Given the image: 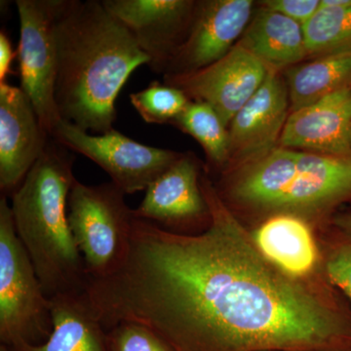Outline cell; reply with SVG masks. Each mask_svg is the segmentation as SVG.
<instances>
[{
  "label": "cell",
  "instance_id": "44dd1931",
  "mask_svg": "<svg viewBox=\"0 0 351 351\" xmlns=\"http://www.w3.org/2000/svg\"><path fill=\"white\" fill-rule=\"evenodd\" d=\"M173 124L199 143L210 162L225 169L230 160L228 128L211 106L191 101Z\"/></svg>",
  "mask_w": 351,
  "mask_h": 351
},
{
  "label": "cell",
  "instance_id": "9c48e42d",
  "mask_svg": "<svg viewBox=\"0 0 351 351\" xmlns=\"http://www.w3.org/2000/svg\"><path fill=\"white\" fill-rule=\"evenodd\" d=\"M270 69L239 43L225 56L184 75L164 76V83L182 90L191 101L216 110L226 127L260 89Z\"/></svg>",
  "mask_w": 351,
  "mask_h": 351
},
{
  "label": "cell",
  "instance_id": "30bf717a",
  "mask_svg": "<svg viewBox=\"0 0 351 351\" xmlns=\"http://www.w3.org/2000/svg\"><path fill=\"white\" fill-rule=\"evenodd\" d=\"M104 7L131 32L149 58L152 71L164 75L188 36L197 2L191 0H103Z\"/></svg>",
  "mask_w": 351,
  "mask_h": 351
},
{
  "label": "cell",
  "instance_id": "d4e9b609",
  "mask_svg": "<svg viewBox=\"0 0 351 351\" xmlns=\"http://www.w3.org/2000/svg\"><path fill=\"white\" fill-rule=\"evenodd\" d=\"M263 6L282 14L304 27L320 9V0H267Z\"/></svg>",
  "mask_w": 351,
  "mask_h": 351
},
{
  "label": "cell",
  "instance_id": "4316f807",
  "mask_svg": "<svg viewBox=\"0 0 351 351\" xmlns=\"http://www.w3.org/2000/svg\"><path fill=\"white\" fill-rule=\"evenodd\" d=\"M332 226L351 239V209L339 211L332 219Z\"/></svg>",
  "mask_w": 351,
  "mask_h": 351
},
{
  "label": "cell",
  "instance_id": "7a4b0ae2",
  "mask_svg": "<svg viewBox=\"0 0 351 351\" xmlns=\"http://www.w3.org/2000/svg\"><path fill=\"white\" fill-rule=\"evenodd\" d=\"M56 103L62 119L105 134L132 73L149 64L125 25L97 0H64L56 25Z\"/></svg>",
  "mask_w": 351,
  "mask_h": 351
},
{
  "label": "cell",
  "instance_id": "e0dca14e",
  "mask_svg": "<svg viewBox=\"0 0 351 351\" xmlns=\"http://www.w3.org/2000/svg\"><path fill=\"white\" fill-rule=\"evenodd\" d=\"M53 329L40 345L20 343L11 351H110L105 327L84 292L50 299ZM8 348V346H7Z\"/></svg>",
  "mask_w": 351,
  "mask_h": 351
},
{
  "label": "cell",
  "instance_id": "8fae6325",
  "mask_svg": "<svg viewBox=\"0 0 351 351\" xmlns=\"http://www.w3.org/2000/svg\"><path fill=\"white\" fill-rule=\"evenodd\" d=\"M201 169L191 154H182L149 184L136 219L184 234L203 232L210 223V210L201 189Z\"/></svg>",
  "mask_w": 351,
  "mask_h": 351
},
{
  "label": "cell",
  "instance_id": "603a6c76",
  "mask_svg": "<svg viewBox=\"0 0 351 351\" xmlns=\"http://www.w3.org/2000/svg\"><path fill=\"white\" fill-rule=\"evenodd\" d=\"M318 235L325 276L351 302V239L332 226Z\"/></svg>",
  "mask_w": 351,
  "mask_h": 351
},
{
  "label": "cell",
  "instance_id": "f1b7e54d",
  "mask_svg": "<svg viewBox=\"0 0 351 351\" xmlns=\"http://www.w3.org/2000/svg\"><path fill=\"white\" fill-rule=\"evenodd\" d=\"M0 351H11L10 348H7L6 346L1 345L0 346Z\"/></svg>",
  "mask_w": 351,
  "mask_h": 351
},
{
  "label": "cell",
  "instance_id": "ffe728a7",
  "mask_svg": "<svg viewBox=\"0 0 351 351\" xmlns=\"http://www.w3.org/2000/svg\"><path fill=\"white\" fill-rule=\"evenodd\" d=\"M304 32L309 59L351 52V0H320Z\"/></svg>",
  "mask_w": 351,
  "mask_h": 351
},
{
  "label": "cell",
  "instance_id": "4fadbf2b",
  "mask_svg": "<svg viewBox=\"0 0 351 351\" xmlns=\"http://www.w3.org/2000/svg\"><path fill=\"white\" fill-rule=\"evenodd\" d=\"M51 137L21 88L0 83V189L12 195Z\"/></svg>",
  "mask_w": 351,
  "mask_h": 351
},
{
  "label": "cell",
  "instance_id": "2e32d148",
  "mask_svg": "<svg viewBox=\"0 0 351 351\" xmlns=\"http://www.w3.org/2000/svg\"><path fill=\"white\" fill-rule=\"evenodd\" d=\"M279 147L337 156L351 154V88L291 112Z\"/></svg>",
  "mask_w": 351,
  "mask_h": 351
},
{
  "label": "cell",
  "instance_id": "ac0fdd59",
  "mask_svg": "<svg viewBox=\"0 0 351 351\" xmlns=\"http://www.w3.org/2000/svg\"><path fill=\"white\" fill-rule=\"evenodd\" d=\"M239 43L271 71H280L307 59L304 27L263 6Z\"/></svg>",
  "mask_w": 351,
  "mask_h": 351
},
{
  "label": "cell",
  "instance_id": "3957f363",
  "mask_svg": "<svg viewBox=\"0 0 351 351\" xmlns=\"http://www.w3.org/2000/svg\"><path fill=\"white\" fill-rule=\"evenodd\" d=\"M226 206L252 226L276 215L306 219L318 232L350 205L351 154L299 152L277 147L254 160L223 170L214 184Z\"/></svg>",
  "mask_w": 351,
  "mask_h": 351
},
{
  "label": "cell",
  "instance_id": "7c38bea8",
  "mask_svg": "<svg viewBox=\"0 0 351 351\" xmlns=\"http://www.w3.org/2000/svg\"><path fill=\"white\" fill-rule=\"evenodd\" d=\"M251 0L197 1L188 36L176 51L164 76L193 73L228 54L252 18Z\"/></svg>",
  "mask_w": 351,
  "mask_h": 351
},
{
  "label": "cell",
  "instance_id": "277c9868",
  "mask_svg": "<svg viewBox=\"0 0 351 351\" xmlns=\"http://www.w3.org/2000/svg\"><path fill=\"white\" fill-rule=\"evenodd\" d=\"M51 138L19 188L14 191L16 233L49 299L84 292V261L69 225V195L76 181L75 157Z\"/></svg>",
  "mask_w": 351,
  "mask_h": 351
},
{
  "label": "cell",
  "instance_id": "5bb4252c",
  "mask_svg": "<svg viewBox=\"0 0 351 351\" xmlns=\"http://www.w3.org/2000/svg\"><path fill=\"white\" fill-rule=\"evenodd\" d=\"M285 80L279 71L270 69L262 86L228 126L230 160L226 168L241 165L276 149L290 115Z\"/></svg>",
  "mask_w": 351,
  "mask_h": 351
},
{
  "label": "cell",
  "instance_id": "9a60e30c",
  "mask_svg": "<svg viewBox=\"0 0 351 351\" xmlns=\"http://www.w3.org/2000/svg\"><path fill=\"white\" fill-rule=\"evenodd\" d=\"M249 230L263 255L288 276L302 280H328L319 235L306 219L276 215Z\"/></svg>",
  "mask_w": 351,
  "mask_h": 351
},
{
  "label": "cell",
  "instance_id": "d6986e66",
  "mask_svg": "<svg viewBox=\"0 0 351 351\" xmlns=\"http://www.w3.org/2000/svg\"><path fill=\"white\" fill-rule=\"evenodd\" d=\"M290 112L313 105L328 95L351 88V52L316 58L285 69Z\"/></svg>",
  "mask_w": 351,
  "mask_h": 351
},
{
  "label": "cell",
  "instance_id": "cb8c5ba5",
  "mask_svg": "<svg viewBox=\"0 0 351 351\" xmlns=\"http://www.w3.org/2000/svg\"><path fill=\"white\" fill-rule=\"evenodd\" d=\"M107 335L110 351H174L156 332L136 323H119Z\"/></svg>",
  "mask_w": 351,
  "mask_h": 351
},
{
  "label": "cell",
  "instance_id": "6da1fadb",
  "mask_svg": "<svg viewBox=\"0 0 351 351\" xmlns=\"http://www.w3.org/2000/svg\"><path fill=\"white\" fill-rule=\"evenodd\" d=\"M210 210L184 234L134 219L119 269L85 294L105 329L136 323L174 351H304L351 346V302L329 280L294 278L269 262L250 230L201 176Z\"/></svg>",
  "mask_w": 351,
  "mask_h": 351
},
{
  "label": "cell",
  "instance_id": "83f0119b",
  "mask_svg": "<svg viewBox=\"0 0 351 351\" xmlns=\"http://www.w3.org/2000/svg\"><path fill=\"white\" fill-rule=\"evenodd\" d=\"M304 351H351V346H341V348H318V350Z\"/></svg>",
  "mask_w": 351,
  "mask_h": 351
},
{
  "label": "cell",
  "instance_id": "52a82bcc",
  "mask_svg": "<svg viewBox=\"0 0 351 351\" xmlns=\"http://www.w3.org/2000/svg\"><path fill=\"white\" fill-rule=\"evenodd\" d=\"M64 0H17L21 89L49 134L62 121L56 103V25Z\"/></svg>",
  "mask_w": 351,
  "mask_h": 351
},
{
  "label": "cell",
  "instance_id": "5b68a950",
  "mask_svg": "<svg viewBox=\"0 0 351 351\" xmlns=\"http://www.w3.org/2000/svg\"><path fill=\"white\" fill-rule=\"evenodd\" d=\"M53 329L51 302L16 233L12 210L0 197V341L40 345Z\"/></svg>",
  "mask_w": 351,
  "mask_h": 351
},
{
  "label": "cell",
  "instance_id": "ba28073f",
  "mask_svg": "<svg viewBox=\"0 0 351 351\" xmlns=\"http://www.w3.org/2000/svg\"><path fill=\"white\" fill-rule=\"evenodd\" d=\"M51 138L100 166L125 195L145 191L182 156L169 149L141 144L114 128L91 135L64 119Z\"/></svg>",
  "mask_w": 351,
  "mask_h": 351
},
{
  "label": "cell",
  "instance_id": "8992f818",
  "mask_svg": "<svg viewBox=\"0 0 351 351\" xmlns=\"http://www.w3.org/2000/svg\"><path fill=\"white\" fill-rule=\"evenodd\" d=\"M112 182L98 186L73 184L69 195V225L89 279L119 269L128 252L133 209Z\"/></svg>",
  "mask_w": 351,
  "mask_h": 351
},
{
  "label": "cell",
  "instance_id": "7402d4cb",
  "mask_svg": "<svg viewBox=\"0 0 351 351\" xmlns=\"http://www.w3.org/2000/svg\"><path fill=\"white\" fill-rule=\"evenodd\" d=\"M130 101L147 123L166 124L173 123L191 100L178 88L152 82L145 89L132 93Z\"/></svg>",
  "mask_w": 351,
  "mask_h": 351
},
{
  "label": "cell",
  "instance_id": "484cf974",
  "mask_svg": "<svg viewBox=\"0 0 351 351\" xmlns=\"http://www.w3.org/2000/svg\"><path fill=\"white\" fill-rule=\"evenodd\" d=\"M16 56L8 34L1 29L0 32V83L6 82L7 75L11 73V64Z\"/></svg>",
  "mask_w": 351,
  "mask_h": 351
}]
</instances>
